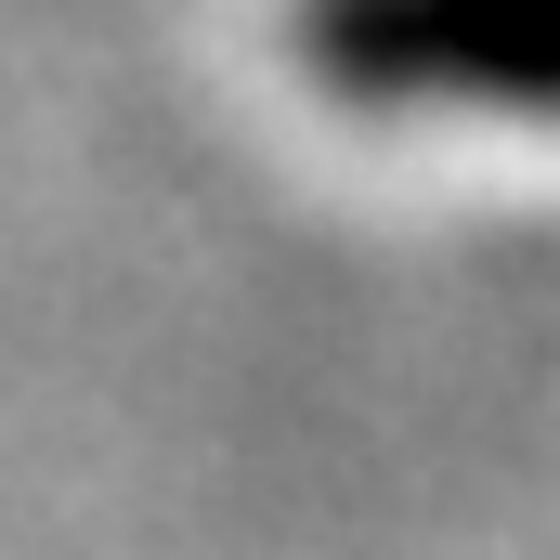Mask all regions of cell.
<instances>
[{
  "label": "cell",
  "instance_id": "obj_1",
  "mask_svg": "<svg viewBox=\"0 0 560 560\" xmlns=\"http://www.w3.org/2000/svg\"><path fill=\"white\" fill-rule=\"evenodd\" d=\"M287 52L352 118L560 131V0H287Z\"/></svg>",
  "mask_w": 560,
  "mask_h": 560
}]
</instances>
